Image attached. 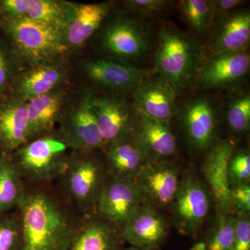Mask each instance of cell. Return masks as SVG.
<instances>
[{
	"instance_id": "obj_1",
	"label": "cell",
	"mask_w": 250,
	"mask_h": 250,
	"mask_svg": "<svg viewBox=\"0 0 250 250\" xmlns=\"http://www.w3.org/2000/svg\"><path fill=\"white\" fill-rule=\"evenodd\" d=\"M18 208L22 228L20 250H68L80 225L62 202L42 190L27 191Z\"/></svg>"
},
{
	"instance_id": "obj_2",
	"label": "cell",
	"mask_w": 250,
	"mask_h": 250,
	"mask_svg": "<svg viewBox=\"0 0 250 250\" xmlns=\"http://www.w3.org/2000/svg\"><path fill=\"white\" fill-rule=\"evenodd\" d=\"M158 42L154 70L179 95L195 80L205 58V47L170 23L161 27Z\"/></svg>"
},
{
	"instance_id": "obj_3",
	"label": "cell",
	"mask_w": 250,
	"mask_h": 250,
	"mask_svg": "<svg viewBox=\"0 0 250 250\" xmlns=\"http://www.w3.org/2000/svg\"><path fill=\"white\" fill-rule=\"evenodd\" d=\"M0 25L23 58L38 65L51 62L68 49L63 31L27 17L1 16Z\"/></svg>"
},
{
	"instance_id": "obj_4",
	"label": "cell",
	"mask_w": 250,
	"mask_h": 250,
	"mask_svg": "<svg viewBox=\"0 0 250 250\" xmlns=\"http://www.w3.org/2000/svg\"><path fill=\"white\" fill-rule=\"evenodd\" d=\"M47 135L31 140L11 154L23 180L46 184L60 177L65 170L68 147L62 139Z\"/></svg>"
},
{
	"instance_id": "obj_5",
	"label": "cell",
	"mask_w": 250,
	"mask_h": 250,
	"mask_svg": "<svg viewBox=\"0 0 250 250\" xmlns=\"http://www.w3.org/2000/svg\"><path fill=\"white\" fill-rule=\"evenodd\" d=\"M93 153L75 152L69 156L61 176L65 195L83 213L96 207L99 195L108 173L103 163Z\"/></svg>"
},
{
	"instance_id": "obj_6",
	"label": "cell",
	"mask_w": 250,
	"mask_h": 250,
	"mask_svg": "<svg viewBox=\"0 0 250 250\" xmlns=\"http://www.w3.org/2000/svg\"><path fill=\"white\" fill-rule=\"evenodd\" d=\"M91 103L104 147L134 139L139 114L133 104L116 93L92 96Z\"/></svg>"
},
{
	"instance_id": "obj_7",
	"label": "cell",
	"mask_w": 250,
	"mask_h": 250,
	"mask_svg": "<svg viewBox=\"0 0 250 250\" xmlns=\"http://www.w3.org/2000/svg\"><path fill=\"white\" fill-rule=\"evenodd\" d=\"M180 121L186 139L197 152H207L217 142L219 127L218 104L207 95H197L185 102Z\"/></svg>"
},
{
	"instance_id": "obj_8",
	"label": "cell",
	"mask_w": 250,
	"mask_h": 250,
	"mask_svg": "<svg viewBox=\"0 0 250 250\" xmlns=\"http://www.w3.org/2000/svg\"><path fill=\"white\" fill-rule=\"evenodd\" d=\"M209 192L199 179L186 175L180 179L172 205V221L179 233L194 236L205 223L211 207Z\"/></svg>"
},
{
	"instance_id": "obj_9",
	"label": "cell",
	"mask_w": 250,
	"mask_h": 250,
	"mask_svg": "<svg viewBox=\"0 0 250 250\" xmlns=\"http://www.w3.org/2000/svg\"><path fill=\"white\" fill-rule=\"evenodd\" d=\"M250 69L248 49L212 54L204 59L194 82L202 89L234 90L246 80Z\"/></svg>"
},
{
	"instance_id": "obj_10",
	"label": "cell",
	"mask_w": 250,
	"mask_h": 250,
	"mask_svg": "<svg viewBox=\"0 0 250 250\" xmlns=\"http://www.w3.org/2000/svg\"><path fill=\"white\" fill-rule=\"evenodd\" d=\"M102 47L107 53L133 65L149 53L150 41L146 29L126 16L115 18L104 29Z\"/></svg>"
},
{
	"instance_id": "obj_11",
	"label": "cell",
	"mask_w": 250,
	"mask_h": 250,
	"mask_svg": "<svg viewBox=\"0 0 250 250\" xmlns=\"http://www.w3.org/2000/svg\"><path fill=\"white\" fill-rule=\"evenodd\" d=\"M139 189L134 181L108 176L97 202V213L113 225L121 227L143 205Z\"/></svg>"
},
{
	"instance_id": "obj_12",
	"label": "cell",
	"mask_w": 250,
	"mask_h": 250,
	"mask_svg": "<svg viewBox=\"0 0 250 250\" xmlns=\"http://www.w3.org/2000/svg\"><path fill=\"white\" fill-rule=\"evenodd\" d=\"M134 182L143 204L159 210L171 207L178 189L179 170L170 161L147 162Z\"/></svg>"
},
{
	"instance_id": "obj_13",
	"label": "cell",
	"mask_w": 250,
	"mask_h": 250,
	"mask_svg": "<svg viewBox=\"0 0 250 250\" xmlns=\"http://www.w3.org/2000/svg\"><path fill=\"white\" fill-rule=\"evenodd\" d=\"M91 100V95L85 96L62 121V141L75 152L93 153L104 148Z\"/></svg>"
},
{
	"instance_id": "obj_14",
	"label": "cell",
	"mask_w": 250,
	"mask_h": 250,
	"mask_svg": "<svg viewBox=\"0 0 250 250\" xmlns=\"http://www.w3.org/2000/svg\"><path fill=\"white\" fill-rule=\"evenodd\" d=\"M131 93L138 113L152 119L170 123L178 113L177 93L159 75L148 76Z\"/></svg>"
},
{
	"instance_id": "obj_15",
	"label": "cell",
	"mask_w": 250,
	"mask_h": 250,
	"mask_svg": "<svg viewBox=\"0 0 250 250\" xmlns=\"http://www.w3.org/2000/svg\"><path fill=\"white\" fill-rule=\"evenodd\" d=\"M168 233L167 222L159 210L143 204L122 228L121 236L130 246L142 249H160Z\"/></svg>"
},
{
	"instance_id": "obj_16",
	"label": "cell",
	"mask_w": 250,
	"mask_h": 250,
	"mask_svg": "<svg viewBox=\"0 0 250 250\" xmlns=\"http://www.w3.org/2000/svg\"><path fill=\"white\" fill-rule=\"evenodd\" d=\"M84 71L95 85L114 92H132L148 77L147 72L134 65L104 59L85 62Z\"/></svg>"
},
{
	"instance_id": "obj_17",
	"label": "cell",
	"mask_w": 250,
	"mask_h": 250,
	"mask_svg": "<svg viewBox=\"0 0 250 250\" xmlns=\"http://www.w3.org/2000/svg\"><path fill=\"white\" fill-rule=\"evenodd\" d=\"M134 142L147 162L168 161L177 152V143L170 123L152 119L139 113Z\"/></svg>"
},
{
	"instance_id": "obj_18",
	"label": "cell",
	"mask_w": 250,
	"mask_h": 250,
	"mask_svg": "<svg viewBox=\"0 0 250 250\" xmlns=\"http://www.w3.org/2000/svg\"><path fill=\"white\" fill-rule=\"evenodd\" d=\"M235 149L234 144L230 140L217 141L208 150L203 164L202 170L209 185L217 211L220 213H230L228 166Z\"/></svg>"
},
{
	"instance_id": "obj_19",
	"label": "cell",
	"mask_w": 250,
	"mask_h": 250,
	"mask_svg": "<svg viewBox=\"0 0 250 250\" xmlns=\"http://www.w3.org/2000/svg\"><path fill=\"white\" fill-rule=\"evenodd\" d=\"M31 141L27 101L16 96L0 103V151L11 155Z\"/></svg>"
},
{
	"instance_id": "obj_20",
	"label": "cell",
	"mask_w": 250,
	"mask_h": 250,
	"mask_svg": "<svg viewBox=\"0 0 250 250\" xmlns=\"http://www.w3.org/2000/svg\"><path fill=\"white\" fill-rule=\"evenodd\" d=\"M216 22L208 44L210 55L248 49L250 39L249 11H235Z\"/></svg>"
},
{
	"instance_id": "obj_21",
	"label": "cell",
	"mask_w": 250,
	"mask_h": 250,
	"mask_svg": "<svg viewBox=\"0 0 250 250\" xmlns=\"http://www.w3.org/2000/svg\"><path fill=\"white\" fill-rule=\"evenodd\" d=\"M111 9L109 3L72 4L64 31L67 47H77L98 30Z\"/></svg>"
},
{
	"instance_id": "obj_22",
	"label": "cell",
	"mask_w": 250,
	"mask_h": 250,
	"mask_svg": "<svg viewBox=\"0 0 250 250\" xmlns=\"http://www.w3.org/2000/svg\"><path fill=\"white\" fill-rule=\"evenodd\" d=\"M122 240L114 225L92 218L79 225L68 250H119Z\"/></svg>"
},
{
	"instance_id": "obj_23",
	"label": "cell",
	"mask_w": 250,
	"mask_h": 250,
	"mask_svg": "<svg viewBox=\"0 0 250 250\" xmlns=\"http://www.w3.org/2000/svg\"><path fill=\"white\" fill-rule=\"evenodd\" d=\"M64 95L54 90L27 101V111L31 140L47 135L62 113Z\"/></svg>"
},
{
	"instance_id": "obj_24",
	"label": "cell",
	"mask_w": 250,
	"mask_h": 250,
	"mask_svg": "<svg viewBox=\"0 0 250 250\" xmlns=\"http://www.w3.org/2000/svg\"><path fill=\"white\" fill-rule=\"evenodd\" d=\"M66 77V72L57 65H37L23 74L18 81L17 96L25 101L56 90Z\"/></svg>"
},
{
	"instance_id": "obj_25",
	"label": "cell",
	"mask_w": 250,
	"mask_h": 250,
	"mask_svg": "<svg viewBox=\"0 0 250 250\" xmlns=\"http://www.w3.org/2000/svg\"><path fill=\"white\" fill-rule=\"evenodd\" d=\"M106 161L108 175L131 181L147 163L133 139L108 146Z\"/></svg>"
},
{
	"instance_id": "obj_26",
	"label": "cell",
	"mask_w": 250,
	"mask_h": 250,
	"mask_svg": "<svg viewBox=\"0 0 250 250\" xmlns=\"http://www.w3.org/2000/svg\"><path fill=\"white\" fill-rule=\"evenodd\" d=\"M24 180L11 155H0V213L18 207L26 195Z\"/></svg>"
},
{
	"instance_id": "obj_27",
	"label": "cell",
	"mask_w": 250,
	"mask_h": 250,
	"mask_svg": "<svg viewBox=\"0 0 250 250\" xmlns=\"http://www.w3.org/2000/svg\"><path fill=\"white\" fill-rule=\"evenodd\" d=\"M235 231V215L218 212L213 225L205 238L188 250H231Z\"/></svg>"
},
{
	"instance_id": "obj_28",
	"label": "cell",
	"mask_w": 250,
	"mask_h": 250,
	"mask_svg": "<svg viewBox=\"0 0 250 250\" xmlns=\"http://www.w3.org/2000/svg\"><path fill=\"white\" fill-rule=\"evenodd\" d=\"M72 3L54 0H29L27 16L29 19L65 31Z\"/></svg>"
},
{
	"instance_id": "obj_29",
	"label": "cell",
	"mask_w": 250,
	"mask_h": 250,
	"mask_svg": "<svg viewBox=\"0 0 250 250\" xmlns=\"http://www.w3.org/2000/svg\"><path fill=\"white\" fill-rule=\"evenodd\" d=\"M179 9L188 25L197 34L205 35L214 27V16L208 0H182L179 1Z\"/></svg>"
},
{
	"instance_id": "obj_30",
	"label": "cell",
	"mask_w": 250,
	"mask_h": 250,
	"mask_svg": "<svg viewBox=\"0 0 250 250\" xmlns=\"http://www.w3.org/2000/svg\"><path fill=\"white\" fill-rule=\"evenodd\" d=\"M226 121L230 130L237 135L249 131L250 126V95L249 92L237 94L229 101Z\"/></svg>"
},
{
	"instance_id": "obj_31",
	"label": "cell",
	"mask_w": 250,
	"mask_h": 250,
	"mask_svg": "<svg viewBox=\"0 0 250 250\" xmlns=\"http://www.w3.org/2000/svg\"><path fill=\"white\" fill-rule=\"evenodd\" d=\"M22 243L21 220L0 216V250H20Z\"/></svg>"
},
{
	"instance_id": "obj_32",
	"label": "cell",
	"mask_w": 250,
	"mask_h": 250,
	"mask_svg": "<svg viewBox=\"0 0 250 250\" xmlns=\"http://www.w3.org/2000/svg\"><path fill=\"white\" fill-rule=\"evenodd\" d=\"M229 181L233 184H250V154L246 149H235L228 166Z\"/></svg>"
},
{
	"instance_id": "obj_33",
	"label": "cell",
	"mask_w": 250,
	"mask_h": 250,
	"mask_svg": "<svg viewBox=\"0 0 250 250\" xmlns=\"http://www.w3.org/2000/svg\"><path fill=\"white\" fill-rule=\"evenodd\" d=\"M229 213L233 215L249 213L250 211V184H233L229 192Z\"/></svg>"
},
{
	"instance_id": "obj_34",
	"label": "cell",
	"mask_w": 250,
	"mask_h": 250,
	"mask_svg": "<svg viewBox=\"0 0 250 250\" xmlns=\"http://www.w3.org/2000/svg\"><path fill=\"white\" fill-rule=\"evenodd\" d=\"M170 3L166 0H130L126 1L128 8L141 18L154 17L167 9Z\"/></svg>"
},
{
	"instance_id": "obj_35",
	"label": "cell",
	"mask_w": 250,
	"mask_h": 250,
	"mask_svg": "<svg viewBox=\"0 0 250 250\" xmlns=\"http://www.w3.org/2000/svg\"><path fill=\"white\" fill-rule=\"evenodd\" d=\"M231 250H250L249 213L235 215L234 238Z\"/></svg>"
},
{
	"instance_id": "obj_36",
	"label": "cell",
	"mask_w": 250,
	"mask_h": 250,
	"mask_svg": "<svg viewBox=\"0 0 250 250\" xmlns=\"http://www.w3.org/2000/svg\"><path fill=\"white\" fill-rule=\"evenodd\" d=\"M29 0H0V15L2 17L21 18L26 17Z\"/></svg>"
},
{
	"instance_id": "obj_37",
	"label": "cell",
	"mask_w": 250,
	"mask_h": 250,
	"mask_svg": "<svg viewBox=\"0 0 250 250\" xmlns=\"http://www.w3.org/2000/svg\"><path fill=\"white\" fill-rule=\"evenodd\" d=\"M244 2L242 0H209L215 22L234 12Z\"/></svg>"
},
{
	"instance_id": "obj_38",
	"label": "cell",
	"mask_w": 250,
	"mask_h": 250,
	"mask_svg": "<svg viewBox=\"0 0 250 250\" xmlns=\"http://www.w3.org/2000/svg\"><path fill=\"white\" fill-rule=\"evenodd\" d=\"M11 65L4 47L0 43V97L2 95L11 79Z\"/></svg>"
},
{
	"instance_id": "obj_39",
	"label": "cell",
	"mask_w": 250,
	"mask_h": 250,
	"mask_svg": "<svg viewBox=\"0 0 250 250\" xmlns=\"http://www.w3.org/2000/svg\"><path fill=\"white\" fill-rule=\"evenodd\" d=\"M119 250H161V249L147 250L142 249V248H136V247L130 246L129 248H121Z\"/></svg>"
}]
</instances>
